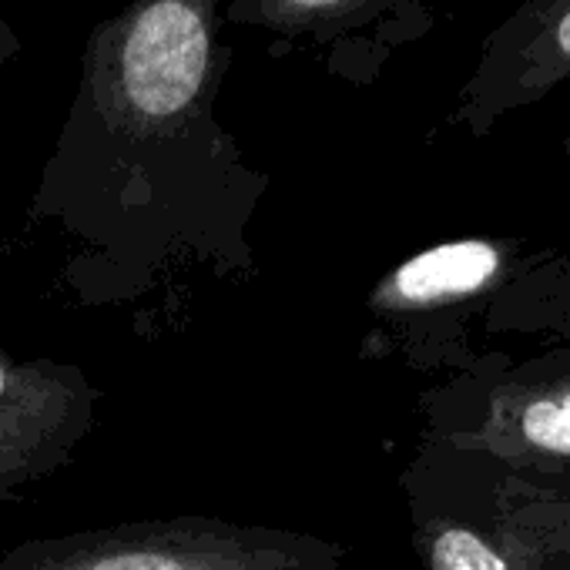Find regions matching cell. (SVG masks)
<instances>
[{"label":"cell","instance_id":"cell-6","mask_svg":"<svg viewBox=\"0 0 570 570\" xmlns=\"http://www.w3.org/2000/svg\"><path fill=\"white\" fill-rule=\"evenodd\" d=\"M91 410L95 390L78 370L0 353V497L65 463Z\"/></svg>","mask_w":570,"mask_h":570},{"label":"cell","instance_id":"cell-1","mask_svg":"<svg viewBox=\"0 0 570 570\" xmlns=\"http://www.w3.org/2000/svg\"><path fill=\"white\" fill-rule=\"evenodd\" d=\"M228 65L222 0H128L85 45L45 198L128 212L258 188L215 118Z\"/></svg>","mask_w":570,"mask_h":570},{"label":"cell","instance_id":"cell-10","mask_svg":"<svg viewBox=\"0 0 570 570\" xmlns=\"http://www.w3.org/2000/svg\"><path fill=\"white\" fill-rule=\"evenodd\" d=\"M547 363H553L557 370H563L570 376V343H553L550 350H543Z\"/></svg>","mask_w":570,"mask_h":570},{"label":"cell","instance_id":"cell-7","mask_svg":"<svg viewBox=\"0 0 570 570\" xmlns=\"http://www.w3.org/2000/svg\"><path fill=\"white\" fill-rule=\"evenodd\" d=\"M426 4L430 0H228L225 21L278 38H313L316 45H340L380 28L396 48L430 28Z\"/></svg>","mask_w":570,"mask_h":570},{"label":"cell","instance_id":"cell-3","mask_svg":"<svg viewBox=\"0 0 570 570\" xmlns=\"http://www.w3.org/2000/svg\"><path fill=\"white\" fill-rule=\"evenodd\" d=\"M0 570H346L323 537L171 517L21 543Z\"/></svg>","mask_w":570,"mask_h":570},{"label":"cell","instance_id":"cell-11","mask_svg":"<svg viewBox=\"0 0 570 570\" xmlns=\"http://www.w3.org/2000/svg\"><path fill=\"white\" fill-rule=\"evenodd\" d=\"M563 155H567V158H570V135H567V138H563Z\"/></svg>","mask_w":570,"mask_h":570},{"label":"cell","instance_id":"cell-4","mask_svg":"<svg viewBox=\"0 0 570 570\" xmlns=\"http://www.w3.org/2000/svg\"><path fill=\"white\" fill-rule=\"evenodd\" d=\"M560 255L530 238H450L400 262L370 296V309L413 330L410 353L426 366L466 370L480 353L466 333L483 330L487 309L513 278Z\"/></svg>","mask_w":570,"mask_h":570},{"label":"cell","instance_id":"cell-9","mask_svg":"<svg viewBox=\"0 0 570 570\" xmlns=\"http://www.w3.org/2000/svg\"><path fill=\"white\" fill-rule=\"evenodd\" d=\"M21 38L14 35V28L4 21V18H0V65H8L11 58H18L21 55Z\"/></svg>","mask_w":570,"mask_h":570},{"label":"cell","instance_id":"cell-8","mask_svg":"<svg viewBox=\"0 0 570 570\" xmlns=\"http://www.w3.org/2000/svg\"><path fill=\"white\" fill-rule=\"evenodd\" d=\"M483 333H523L570 343V255L560 252L503 285L487 309Z\"/></svg>","mask_w":570,"mask_h":570},{"label":"cell","instance_id":"cell-5","mask_svg":"<svg viewBox=\"0 0 570 570\" xmlns=\"http://www.w3.org/2000/svg\"><path fill=\"white\" fill-rule=\"evenodd\" d=\"M570 85V0H523L487 35L453 121L473 138Z\"/></svg>","mask_w":570,"mask_h":570},{"label":"cell","instance_id":"cell-2","mask_svg":"<svg viewBox=\"0 0 570 570\" xmlns=\"http://www.w3.org/2000/svg\"><path fill=\"white\" fill-rule=\"evenodd\" d=\"M406 483L426 570H570V470L426 436Z\"/></svg>","mask_w":570,"mask_h":570}]
</instances>
